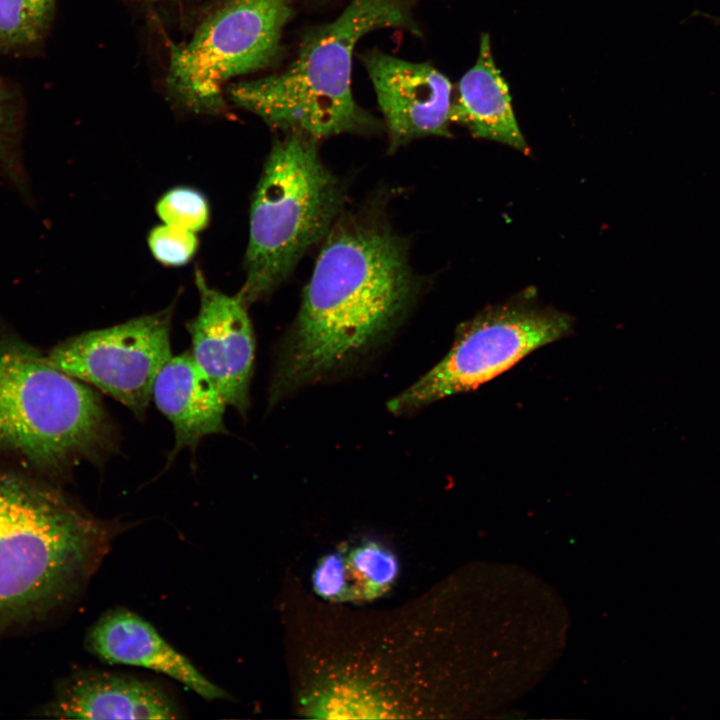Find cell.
<instances>
[{
    "label": "cell",
    "mask_w": 720,
    "mask_h": 720,
    "mask_svg": "<svg viewBox=\"0 0 720 720\" xmlns=\"http://www.w3.org/2000/svg\"><path fill=\"white\" fill-rule=\"evenodd\" d=\"M174 699L159 686L134 677L77 672L60 683L41 714L59 719H176Z\"/></svg>",
    "instance_id": "8fae6325"
},
{
    "label": "cell",
    "mask_w": 720,
    "mask_h": 720,
    "mask_svg": "<svg viewBox=\"0 0 720 720\" xmlns=\"http://www.w3.org/2000/svg\"><path fill=\"white\" fill-rule=\"evenodd\" d=\"M361 60L374 87L391 147L425 136H450L452 84L433 65L379 49Z\"/></svg>",
    "instance_id": "30bf717a"
},
{
    "label": "cell",
    "mask_w": 720,
    "mask_h": 720,
    "mask_svg": "<svg viewBox=\"0 0 720 720\" xmlns=\"http://www.w3.org/2000/svg\"><path fill=\"white\" fill-rule=\"evenodd\" d=\"M314 591L324 600L345 602L347 585L343 551L323 556L312 573Z\"/></svg>",
    "instance_id": "d6986e66"
},
{
    "label": "cell",
    "mask_w": 720,
    "mask_h": 720,
    "mask_svg": "<svg viewBox=\"0 0 720 720\" xmlns=\"http://www.w3.org/2000/svg\"><path fill=\"white\" fill-rule=\"evenodd\" d=\"M152 255L162 264L180 266L190 261L198 247L194 232L162 224L153 228L148 236Z\"/></svg>",
    "instance_id": "ac0fdd59"
},
{
    "label": "cell",
    "mask_w": 720,
    "mask_h": 720,
    "mask_svg": "<svg viewBox=\"0 0 720 720\" xmlns=\"http://www.w3.org/2000/svg\"><path fill=\"white\" fill-rule=\"evenodd\" d=\"M173 306L112 327L70 337L48 360L66 374L94 386L143 419L155 379L172 356Z\"/></svg>",
    "instance_id": "ba28073f"
},
{
    "label": "cell",
    "mask_w": 720,
    "mask_h": 720,
    "mask_svg": "<svg viewBox=\"0 0 720 720\" xmlns=\"http://www.w3.org/2000/svg\"><path fill=\"white\" fill-rule=\"evenodd\" d=\"M152 398L173 426L175 442L169 464L183 449L194 453L204 437L227 433V404L191 352L168 359L155 379Z\"/></svg>",
    "instance_id": "4fadbf2b"
},
{
    "label": "cell",
    "mask_w": 720,
    "mask_h": 720,
    "mask_svg": "<svg viewBox=\"0 0 720 720\" xmlns=\"http://www.w3.org/2000/svg\"><path fill=\"white\" fill-rule=\"evenodd\" d=\"M119 433L100 396L32 347L0 340V452L63 475L104 464Z\"/></svg>",
    "instance_id": "277c9868"
},
{
    "label": "cell",
    "mask_w": 720,
    "mask_h": 720,
    "mask_svg": "<svg viewBox=\"0 0 720 720\" xmlns=\"http://www.w3.org/2000/svg\"><path fill=\"white\" fill-rule=\"evenodd\" d=\"M88 650L101 661L143 667L165 674L207 700L227 694L137 614L126 609L109 610L90 628Z\"/></svg>",
    "instance_id": "7c38bea8"
},
{
    "label": "cell",
    "mask_w": 720,
    "mask_h": 720,
    "mask_svg": "<svg viewBox=\"0 0 720 720\" xmlns=\"http://www.w3.org/2000/svg\"><path fill=\"white\" fill-rule=\"evenodd\" d=\"M156 212L163 224L194 233L205 228L209 220V206L205 196L188 187L167 191L159 199Z\"/></svg>",
    "instance_id": "e0dca14e"
},
{
    "label": "cell",
    "mask_w": 720,
    "mask_h": 720,
    "mask_svg": "<svg viewBox=\"0 0 720 720\" xmlns=\"http://www.w3.org/2000/svg\"><path fill=\"white\" fill-rule=\"evenodd\" d=\"M713 23L720 27V15H706Z\"/></svg>",
    "instance_id": "ffe728a7"
},
{
    "label": "cell",
    "mask_w": 720,
    "mask_h": 720,
    "mask_svg": "<svg viewBox=\"0 0 720 720\" xmlns=\"http://www.w3.org/2000/svg\"><path fill=\"white\" fill-rule=\"evenodd\" d=\"M316 142L287 132L266 159L252 199L246 277L238 293L248 305L285 280L328 234L339 211L341 187L320 160Z\"/></svg>",
    "instance_id": "5b68a950"
},
{
    "label": "cell",
    "mask_w": 720,
    "mask_h": 720,
    "mask_svg": "<svg viewBox=\"0 0 720 720\" xmlns=\"http://www.w3.org/2000/svg\"><path fill=\"white\" fill-rule=\"evenodd\" d=\"M414 290L404 243L386 225L358 216L335 223L282 344L270 405L368 348L399 319Z\"/></svg>",
    "instance_id": "6da1fadb"
},
{
    "label": "cell",
    "mask_w": 720,
    "mask_h": 720,
    "mask_svg": "<svg viewBox=\"0 0 720 720\" xmlns=\"http://www.w3.org/2000/svg\"><path fill=\"white\" fill-rule=\"evenodd\" d=\"M292 14L291 0H225L188 41L171 49L166 76L171 98L194 113L223 112L225 85L279 56Z\"/></svg>",
    "instance_id": "8992f818"
},
{
    "label": "cell",
    "mask_w": 720,
    "mask_h": 720,
    "mask_svg": "<svg viewBox=\"0 0 720 720\" xmlns=\"http://www.w3.org/2000/svg\"><path fill=\"white\" fill-rule=\"evenodd\" d=\"M574 319L526 291L463 322L433 368L388 403L400 414L468 392L506 372L533 351L568 336Z\"/></svg>",
    "instance_id": "52a82bcc"
},
{
    "label": "cell",
    "mask_w": 720,
    "mask_h": 720,
    "mask_svg": "<svg viewBox=\"0 0 720 720\" xmlns=\"http://www.w3.org/2000/svg\"><path fill=\"white\" fill-rule=\"evenodd\" d=\"M342 551L346 601L375 599L391 588L399 572L398 560L392 551L374 541H366L349 551Z\"/></svg>",
    "instance_id": "9a60e30c"
},
{
    "label": "cell",
    "mask_w": 720,
    "mask_h": 720,
    "mask_svg": "<svg viewBox=\"0 0 720 720\" xmlns=\"http://www.w3.org/2000/svg\"><path fill=\"white\" fill-rule=\"evenodd\" d=\"M145 1L155 2V1H163V0H145Z\"/></svg>",
    "instance_id": "44dd1931"
},
{
    "label": "cell",
    "mask_w": 720,
    "mask_h": 720,
    "mask_svg": "<svg viewBox=\"0 0 720 720\" xmlns=\"http://www.w3.org/2000/svg\"><path fill=\"white\" fill-rule=\"evenodd\" d=\"M55 0H0V42L30 44L40 38Z\"/></svg>",
    "instance_id": "2e32d148"
},
{
    "label": "cell",
    "mask_w": 720,
    "mask_h": 720,
    "mask_svg": "<svg viewBox=\"0 0 720 720\" xmlns=\"http://www.w3.org/2000/svg\"><path fill=\"white\" fill-rule=\"evenodd\" d=\"M451 121L465 126L474 137L507 144L529 154L513 112L508 85L495 65L486 33L481 36L475 64L459 81Z\"/></svg>",
    "instance_id": "5bb4252c"
},
{
    "label": "cell",
    "mask_w": 720,
    "mask_h": 720,
    "mask_svg": "<svg viewBox=\"0 0 720 720\" xmlns=\"http://www.w3.org/2000/svg\"><path fill=\"white\" fill-rule=\"evenodd\" d=\"M382 28L420 34L408 0H352L334 20L306 32L283 71L237 83L228 96L268 125L317 141L375 131L378 121L353 96L352 59L357 43Z\"/></svg>",
    "instance_id": "3957f363"
},
{
    "label": "cell",
    "mask_w": 720,
    "mask_h": 720,
    "mask_svg": "<svg viewBox=\"0 0 720 720\" xmlns=\"http://www.w3.org/2000/svg\"><path fill=\"white\" fill-rule=\"evenodd\" d=\"M123 528L46 482L0 469V625L24 622L70 599Z\"/></svg>",
    "instance_id": "7a4b0ae2"
},
{
    "label": "cell",
    "mask_w": 720,
    "mask_h": 720,
    "mask_svg": "<svg viewBox=\"0 0 720 720\" xmlns=\"http://www.w3.org/2000/svg\"><path fill=\"white\" fill-rule=\"evenodd\" d=\"M199 310L187 323L191 355L227 406L245 417L250 407L255 340L248 304L237 293L227 295L196 270Z\"/></svg>",
    "instance_id": "9c48e42d"
}]
</instances>
